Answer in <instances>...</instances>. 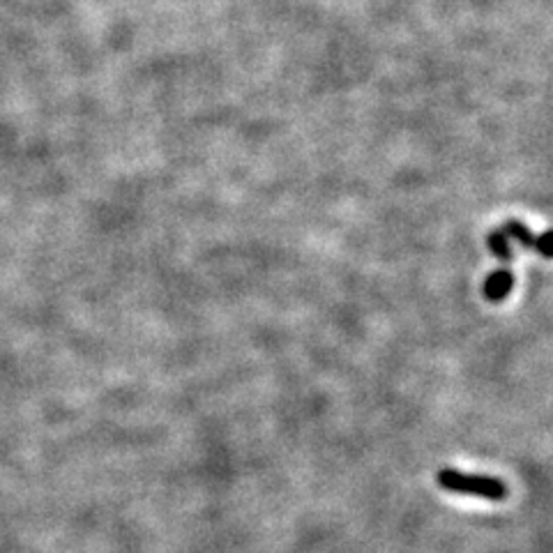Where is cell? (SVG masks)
<instances>
[{
	"label": "cell",
	"instance_id": "obj_1",
	"mask_svg": "<svg viewBox=\"0 0 553 553\" xmlns=\"http://www.w3.org/2000/svg\"><path fill=\"white\" fill-rule=\"evenodd\" d=\"M436 480L443 489L454 491V494H473L487 498V501H503L507 496L505 482L491 475H471L454 471V468H445V471L436 475Z\"/></svg>",
	"mask_w": 553,
	"mask_h": 553
},
{
	"label": "cell",
	"instance_id": "obj_4",
	"mask_svg": "<svg viewBox=\"0 0 553 553\" xmlns=\"http://www.w3.org/2000/svg\"><path fill=\"white\" fill-rule=\"evenodd\" d=\"M487 242H489V249H491V252H494L503 263H510V261H512L510 242H507V236H505L503 231H491Z\"/></svg>",
	"mask_w": 553,
	"mask_h": 553
},
{
	"label": "cell",
	"instance_id": "obj_2",
	"mask_svg": "<svg viewBox=\"0 0 553 553\" xmlns=\"http://www.w3.org/2000/svg\"><path fill=\"white\" fill-rule=\"evenodd\" d=\"M505 236L514 238L517 242H521V245L528 247V249H537L544 259H549L551 256V249H549V233H542L540 238H535L533 233H530L524 224H519L517 219H507L505 222V229H503Z\"/></svg>",
	"mask_w": 553,
	"mask_h": 553
},
{
	"label": "cell",
	"instance_id": "obj_3",
	"mask_svg": "<svg viewBox=\"0 0 553 553\" xmlns=\"http://www.w3.org/2000/svg\"><path fill=\"white\" fill-rule=\"evenodd\" d=\"M512 286H514V277L510 270H494L487 277V282H484V295H487V300L491 302H501L510 295Z\"/></svg>",
	"mask_w": 553,
	"mask_h": 553
}]
</instances>
